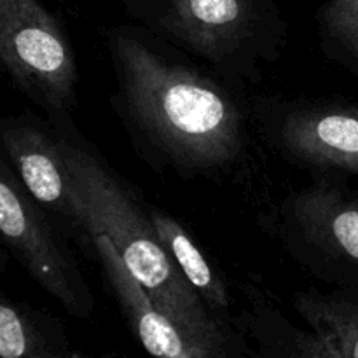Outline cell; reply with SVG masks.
<instances>
[{
	"instance_id": "8fae6325",
	"label": "cell",
	"mask_w": 358,
	"mask_h": 358,
	"mask_svg": "<svg viewBox=\"0 0 358 358\" xmlns=\"http://www.w3.org/2000/svg\"><path fill=\"white\" fill-rule=\"evenodd\" d=\"M0 357L2 358H73L63 324L30 304L0 294Z\"/></svg>"
},
{
	"instance_id": "8992f818",
	"label": "cell",
	"mask_w": 358,
	"mask_h": 358,
	"mask_svg": "<svg viewBox=\"0 0 358 358\" xmlns=\"http://www.w3.org/2000/svg\"><path fill=\"white\" fill-rule=\"evenodd\" d=\"M254 126L285 163L318 175H358V103L341 98L259 96Z\"/></svg>"
},
{
	"instance_id": "ba28073f",
	"label": "cell",
	"mask_w": 358,
	"mask_h": 358,
	"mask_svg": "<svg viewBox=\"0 0 358 358\" xmlns=\"http://www.w3.org/2000/svg\"><path fill=\"white\" fill-rule=\"evenodd\" d=\"M3 157L31 198L58 220L84 254L94 261V245L86 212L77 201L66 175L58 135L49 119L34 112L6 117L0 124Z\"/></svg>"
},
{
	"instance_id": "7a4b0ae2",
	"label": "cell",
	"mask_w": 358,
	"mask_h": 358,
	"mask_svg": "<svg viewBox=\"0 0 358 358\" xmlns=\"http://www.w3.org/2000/svg\"><path fill=\"white\" fill-rule=\"evenodd\" d=\"M49 121L58 135L70 185L86 212L93 240L98 234L110 238L164 317L205 346L212 358L257 357L248 350L245 336L215 317L182 275L157 236L149 203L142 194L77 129L72 115Z\"/></svg>"
},
{
	"instance_id": "4fadbf2b",
	"label": "cell",
	"mask_w": 358,
	"mask_h": 358,
	"mask_svg": "<svg viewBox=\"0 0 358 358\" xmlns=\"http://www.w3.org/2000/svg\"><path fill=\"white\" fill-rule=\"evenodd\" d=\"M294 308L315 332L331 341L338 358H358V290L308 289L296 294Z\"/></svg>"
},
{
	"instance_id": "5bb4252c",
	"label": "cell",
	"mask_w": 358,
	"mask_h": 358,
	"mask_svg": "<svg viewBox=\"0 0 358 358\" xmlns=\"http://www.w3.org/2000/svg\"><path fill=\"white\" fill-rule=\"evenodd\" d=\"M315 23L322 55L358 80V0H325Z\"/></svg>"
},
{
	"instance_id": "7c38bea8",
	"label": "cell",
	"mask_w": 358,
	"mask_h": 358,
	"mask_svg": "<svg viewBox=\"0 0 358 358\" xmlns=\"http://www.w3.org/2000/svg\"><path fill=\"white\" fill-rule=\"evenodd\" d=\"M149 210L154 226H156L157 236L163 241L168 254L171 255L185 280L191 283L192 289L199 294V297L205 301V304L213 311L215 317H219L226 324L233 325V320L229 317V289L224 283L222 276L213 268L210 259L203 254L194 238L175 217H171L170 213L157 208V206L150 205V203Z\"/></svg>"
},
{
	"instance_id": "277c9868",
	"label": "cell",
	"mask_w": 358,
	"mask_h": 358,
	"mask_svg": "<svg viewBox=\"0 0 358 358\" xmlns=\"http://www.w3.org/2000/svg\"><path fill=\"white\" fill-rule=\"evenodd\" d=\"M261 224L308 275L358 290V191L338 175L290 191Z\"/></svg>"
},
{
	"instance_id": "3957f363",
	"label": "cell",
	"mask_w": 358,
	"mask_h": 358,
	"mask_svg": "<svg viewBox=\"0 0 358 358\" xmlns=\"http://www.w3.org/2000/svg\"><path fill=\"white\" fill-rule=\"evenodd\" d=\"M129 20L233 86L259 84L282 58L290 24L275 0H115Z\"/></svg>"
},
{
	"instance_id": "6da1fadb",
	"label": "cell",
	"mask_w": 358,
	"mask_h": 358,
	"mask_svg": "<svg viewBox=\"0 0 358 358\" xmlns=\"http://www.w3.org/2000/svg\"><path fill=\"white\" fill-rule=\"evenodd\" d=\"M101 37L115 77L110 108L147 166L226 182L254 163L241 87L135 21Z\"/></svg>"
},
{
	"instance_id": "9c48e42d",
	"label": "cell",
	"mask_w": 358,
	"mask_h": 358,
	"mask_svg": "<svg viewBox=\"0 0 358 358\" xmlns=\"http://www.w3.org/2000/svg\"><path fill=\"white\" fill-rule=\"evenodd\" d=\"M94 261L101 268L108 292L129 331L147 353L166 358H212V353L180 331L156 306L142 283L133 276L110 238L98 234L93 240Z\"/></svg>"
},
{
	"instance_id": "30bf717a",
	"label": "cell",
	"mask_w": 358,
	"mask_h": 358,
	"mask_svg": "<svg viewBox=\"0 0 358 358\" xmlns=\"http://www.w3.org/2000/svg\"><path fill=\"white\" fill-rule=\"evenodd\" d=\"M250 299V311L236 322V329L247 332L259 345L257 357L268 358H338L327 338L318 332L297 329L280 313L255 287L245 289Z\"/></svg>"
},
{
	"instance_id": "52a82bcc",
	"label": "cell",
	"mask_w": 358,
	"mask_h": 358,
	"mask_svg": "<svg viewBox=\"0 0 358 358\" xmlns=\"http://www.w3.org/2000/svg\"><path fill=\"white\" fill-rule=\"evenodd\" d=\"M0 236L17 264L70 317L86 320L94 296L59 226L35 201L6 157L0 159Z\"/></svg>"
},
{
	"instance_id": "5b68a950",
	"label": "cell",
	"mask_w": 358,
	"mask_h": 358,
	"mask_svg": "<svg viewBox=\"0 0 358 358\" xmlns=\"http://www.w3.org/2000/svg\"><path fill=\"white\" fill-rule=\"evenodd\" d=\"M0 59L10 84L49 119L72 115L76 52L63 21L41 0H0Z\"/></svg>"
}]
</instances>
